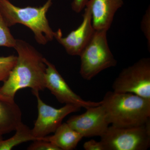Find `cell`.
Masks as SVG:
<instances>
[{"label": "cell", "mask_w": 150, "mask_h": 150, "mask_svg": "<svg viewBox=\"0 0 150 150\" xmlns=\"http://www.w3.org/2000/svg\"><path fill=\"white\" fill-rule=\"evenodd\" d=\"M101 101L111 126H140L150 120V100L133 93L108 91Z\"/></svg>", "instance_id": "7a4b0ae2"}, {"label": "cell", "mask_w": 150, "mask_h": 150, "mask_svg": "<svg viewBox=\"0 0 150 150\" xmlns=\"http://www.w3.org/2000/svg\"><path fill=\"white\" fill-rule=\"evenodd\" d=\"M89 0H74L71 4V8L73 11L79 13L85 8Z\"/></svg>", "instance_id": "ffe728a7"}, {"label": "cell", "mask_w": 150, "mask_h": 150, "mask_svg": "<svg viewBox=\"0 0 150 150\" xmlns=\"http://www.w3.org/2000/svg\"><path fill=\"white\" fill-rule=\"evenodd\" d=\"M37 100L38 115L31 132L33 137L40 139L54 133L62 121L70 113L77 112L81 108L72 104H66L59 108L46 104L40 98L39 91H32Z\"/></svg>", "instance_id": "52a82bcc"}, {"label": "cell", "mask_w": 150, "mask_h": 150, "mask_svg": "<svg viewBox=\"0 0 150 150\" xmlns=\"http://www.w3.org/2000/svg\"><path fill=\"white\" fill-rule=\"evenodd\" d=\"M83 138L68 123H62L56 129L53 136H46L39 139L51 142L61 150H72L76 147Z\"/></svg>", "instance_id": "4fadbf2b"}, {"label": "cell", "mask_w": 150, "mask_h": 150, "mask_svg": "<svg viewBox=\"0 0 150 150\" xmlns=\"http://www.w3.org/2000/svg\"><path fill=\"white\" fill-rule=\"evenodd\" d=\"M113 91L150 100V58H144L123 69L112 84Z\"/></svg>", "instance_id": "8992f818"}, {"label": "cell", "mask_w": 150, "mask_h": 150, "mask_svg": "<svg viewBox=\"0 0 150 150\" xmlns=\"http://www.w3.org/2000/svg\"><path fill=\"white\" fill-rule=\"evenodd\" d=\"M14 48L18 54L16 64L1 86L0 93L14 99L19 90L29 88L32 91L46 88L44 57L26 41L16 39Z\"/></svg>", "instance_id": "6da1fadb"}, {"label": "cell", "mask_w": 150, "mask_h": 150, "mask_svg": "<svg viewBox=\"0 0 150 150\" xmlns=\"http://www.w3.org/2000/svg\"><path fill=\"white\" fill-rule=\"evenodd\" d=\"M105 150H146L150 146V120L140 126H109L100 136Z\"/></svg>", "instance_id": "5b68a950"}, {"label": "cell", "mask_w": 150, "mask_h": 150, "mask_svg": "<svg viewBox=\"0 0 150 150\" xmlns=\"http://www.w3.org/2000/svg\"><path fill=\"white\" fill-rule=\"evenodd\" d=\"M15 134L12 137L4 140L0 135V150H11L22 143L36 140L32 135L31 129L21 123L15 130Z\"/></svg>", "instance_id": "5bb4252c"}, {"label": "cell", "mask_w": 150, "mask_h": 150, "mask_svg": "<svg viewBox=\"0 0 150 150\" xmlns=\"http://www.w3.org/2000/svg\"><path fill=\"white\" fill-rule=\"evenodd\" d=\"M123 4V0H89L86 6L91 11L94 29L107 32L115 13Z\"/></svg>", "instance_id": "8fae6325"}, {"label": "cell", "mask_w": 150, "mask_h": 150, "mask_svg": "<svg viewBox=\"0 0 150 150\" xmlns=\"http://www.w3.org/2000/svg\"><path fill=\"white\" fill-rule=\"evenodd\" d=\"M53 0H47L40 7H20L9 0H0V12L9 27L21 24L33 33L35 40L40 45H45L54 38L46 14L53 4Z\"/></svg>", "instance_id": "3957f363"}, {"label": "cell", "mask_w": 150, "mask_h": 150, "mask_svg": "<svg viewBox=\"0 0 150 150\" xmlns=\"http://www.w3.org/2000/svg\"><path fill=\"white\" fill-rule=\"evenodd\" d=\"M16 41L0 12V47L14 48Z\"/></svg>", "instance_id": "9a60e30c"}, {"label": "cell", "mask_w": 150, "mask_h": 150, "mask_svg": "<svg viewBox=\"0 0 150 150\" xmlns=\"http://www.w3.org/2000/svg\"><path fill=\"white\" fill-rule=\"evenodd\" d=\"M106 34V31L95 30L79 56L80 74L84 79L91 80L103 70L117 64L108 46Z\"/></svg>", "instance_id": "277c9868"}, {"label": "cell", "mask_w": 150, "mask_h": 150, "mask_svg": "<svg viewBox=\"0 0 150 150\" xmlns=\"http://www.w3.org/2000/svg\"><path fill=\"white\" fill-rule=\"evenodd\" d=\"M83 146L86 150H105L101 142H97L94 140L91 139L86 142Z\"/></svg>", "instance_id": "d6986e66"}, {"label": "cell", "mask_w": 150, "mask_h": 150, "mask_svg": "<svg viewBox=\"0 0 150 150\" xmlns=\"http://www.w3.org/2000/svg\"><path fill=\"white\" fill-rule=\"evenodd\" d=\"M46 67L45 86L61 103L72 104L86 108L101 104V101L93 102L84 100L70 88L53 64L44 58Z\"/></svg>", "instance_id": "ba28073f"}, {"label": "cell", "mask_w": 150, "mask_h": 150, "mask_svg": "<svg viewBox=\"0 0 150 150\" xmlns=\"http://www.w3.org/2000/svg\"><path fill=\"white\" fill-rule=\"evenodd\" d=\"M28 150H61L59 147L53 143L48 141L37 139L33 141V142L28 147Z\"/></svg>", "instance_id": "e0dca14e"}, {"label": "cell", "mask_w": 150, "mask_h": 150, "mask_svg": "<svg viewBox=\"0 0 150 150\" xmlns=\"http://www.w3.org/2000/svg\"><path fill=\"white\" fill-rule=\"evenodd\" d=\"M80 115L71 116L67 123L83 137L102 136L110 125L102 104L86 108Z\"/></svg>", "instance_id": "9c48e42d"}, {"label": "cell", "mask_w": 150, "mask_h": 150, "mask_svg": "<svg viewBox=\"0 0 150 150\" xmlns=\"http://www.w3.org/2000/svg\"><path fill=\"white\" fill-rule=\"evenodd\" d=\"M150 11L149 8L143 17L142 21V31L148 40V45L150 48Z\"/></svg>", "instance_id": "ac0fdd59"}, {"label": "cell", "mask_w": 150, "mask_h": 150, "mask_svg": "<svg viewBox=\"0 0 150 150\" xmlns=\"http://www.w3.org/2000/svg\"><path fill=\"white\" fill-rule=\"evenodd\" d=\"M85 8L82 22L76 29L72 30L65 37H63L61 29L55 32L54 38L71 56L80 55L95 31L92 23L90 8L88 6H86Z\"/></svg>", "instance_id": "30bf717a"}, {"label": "cell", "mask_w": 150, "mask_h": 150, "mask_svg": "<svg viewBox=\"0 0 150 150\" xmlns=\"http://www.w3.org/2000/svg\"><path fill=\"white\" fill-rule=\"evenodd\" d=\"M17 56L10 55L0 57V82L5 81L15 67Z\"/></svg>", "instance_id": "2e32d148"}, {"label": "cell", "mask_w": 150, "mask_h": 150, "mask_svg": "<svg viewBox=\"0 0 150 150\" xmlns=\"http://www.w3.org/2000/svg\"><path fill=\"white\" fill-rule=\"evenodd\" d=\"M22 122V112L14 99L0 93V135L15 131Z\"/></svg>", "instance_id": "7c38bea8"}]
</instances>
